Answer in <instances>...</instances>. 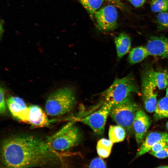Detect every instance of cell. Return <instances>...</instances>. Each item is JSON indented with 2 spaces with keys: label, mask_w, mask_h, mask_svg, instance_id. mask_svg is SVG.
Returning <instances> with one entry per match:
<instances>
[{
  "label": "cell",
  "mask_w": 168,
  "mask_h": 168,
  "mask_svg": "<svg viewBox=\"0 0 168 168\" xmlns=\"http://www.w3.org/2000/svg\"><path fill=\"white\" fill-rule=\"evenodd\" d=\"M117 57L120 59L129 51L131 45V39L126 34L121 33L115 38Z\"/></svg>",
  "instance_id": "9a60e30c"
},
{
  "label": "cell",
  "mask_w": 168,
  "mask_h": 168,
  "mask_svg": "<svg viewBox=\"0 0 168 168\" xmlns=\"http://www.w3.org/2000/svg\"><path fill=\"white\" fill-rule=\"evenodd\" d=\"M28 123L37 127L47 126L49 121L44 111L39 106L31 105L29 107Z\"/></svg>",
  "instance_id": "5bb4252c"
},
{
  "label": "cell",
  "mask_w": 168,
  "mask_h": 168,
  "mask_svg": "<svg viewBox=\"0 0 168 168\" xmlns=\"http://www.w3.org/2000/svg\"><path fill=\"white\" fill-rule=\"evenodd\" d=\"M156 22L161 29L168 30V13H158L156 16Z\"/></svg>",
  "instance_id": "7402d4cb"
},
{
  "label": "cell",
  "mask_w": 168,
  "mask_h": 168,
  "mask_svg": "<svg viewBox=\"0 0 168 168\" xmlns=\"http://www.w3.org/2000/svg\"><path fill=\"white\" fill-rule=\"evenodd\" d=\"M142 77L151 82L159 89H165L168 86V72L165 71L149 69L144 72Z\"/></svg>",
  "instance_id": "4fadbf2b"
},
{
  "label": "cell",
  "mask_w": 168,
  "mask_h": 168,
  "mask_svg": "<svg viewBox=\"0 0 168 168\" xmlns=\"http://www.w3.org/2000/svg\"><path fill=\"white\" fill-rule=\"evenodd\" d=\"M154 118L156 120L168 118V97L166 96L157 102L154 111Z\"/></svg>",
  "instance_id": "d6986e66"
},
{
  "label": "cell",
  "mask_w": 168,
  "mask_h": 168,
  "mask_svg": "<svg viewBox=\"0 0 168 168\" xmlns=\"http://www.w3.org/2000/svg\"><path fill=\"white\" fill-rule=\"evenodd\" d=\"M139 92L134 78L130 73L124 77L115 78L101 95L105 98V101L113 106L130 97L132 93Z\"/></svg>",
  "instance_id": "3957f363"
},
{
  "label": "cell",
  "mask_w": 168,
  "mask_h": 168,
  "mask_svg": "<svg viewBox=\"0 0 168 168\" xmlns=\"http://www.w3.org/2000/svg\"><path fill=\"white\" fill-rule=\"evenodd\" d=\"M129 2L134 7L138 8L142 6L146 0H126Z\"/></svg>",
  "instance_id": "4316f807"
},
{
  "label": "cell",
  "mask_w": 168,
  "mask_h": 168,
  "mask_svg": "<svg viewBox=\"0 0 168 168\" xmlns=\"http://www.w3.org/2000/svg\"><path fill=\"white\" fill-rule=\"evenodd\" d=\"M160 142H165L168 143V133L162 132H152L149 133L138 151L135 158L149 152L154 145Z\"/></svg>",
  "instance_id": "7c38bea8"
},
{
  "label": "cell",
  "mask_w": 168,
  "mask_h": 168,
  "mask_svg": "<svg viewBox=\"0 0 168 168\" xmlns=\"http://www.w3.org/2000/svg\"><path fill=\"white\" fill-rule=\"evenodd\" d=\"M0 92V112L1 114H3L5 113L6 110L4 96L5 90L3 88L1 87Z\"/></svg>",
  "instance_id": "cb8c5ba5"
},
{
  "label": "cell",
  "mask_w": 168,
  "mask_h": 168,
  "mask_svg": "<svg viewBox=\"0 0 168 168\" xmlns=\"http://www.w3.org/2000/svg\"><path fill=\"white\" fill-rule=\"evenodd\" d=\"M0 154L6 168H45L62 164L60 154L46 140L32 134H17L5 138L1 144Z\"/></svg>",
  "instance_id": "6da1fadb"
},
{
  "label": "cell",
  "mask_w": 168,
  "mask_h": 168,
  "mask_svg": "<svg viewBox=\"0 0 168 168\" xmlns=\"http://www.w3.org/2000/svg\"><path fill=\"white\" fill-rule=\"evenodd\" d=\"M112 106L104 101L102 106L96 111L80 119L82 123L89 126L96 134L102 135L108 115Z\"/></svg>",
  "instance_id": "8992f818"
},
{
  "label": "cell",
  "mask_w": 168,
  "mask_h": 168,
  "mask_svg": "<svg viewBox=\"0 0 168 168\" xmlns=\"http://www.w3.org/2000/svg\"><path fill=\"white\" fill-rule=\"evenodd\" d=\"M136 104L133 101L130 96L121 102L113 106L110 115L118 125L125 130L131 132L137 110Z\"/></svg>",
  "instance_id": "5b68a950"
},
{
  "label": "cell",
  "mask_w": 168,
  "mask_h": 168,
  "mask_svg": "<svg viewBox=\"0 0 168 168\" xmlns=\"http://www.w3.org/2000/svg\"><path fill=\"white\" fill-rule=\"evenodd\" d=\"M113 143L109 139L102 138L97 142L96 145L97 153L100 157H108L111 152Z\"/></svg>",
  "instance_id": "e0dca14e"
},
{
  "label": "cell",
  "mask_w": 168,
  "mask_h": 168,
  "mask_svg": "<svg viewBox=\"0 0 168 168\" xmlns=\"http://www.w3.org/2000/svg\"><path fill=\"white\" fill-rule=\"evenodd\" d=\"M156 87L150 82L142 78V95L145 110L148 112H154L157 103Z\"/></svg>",
  "instance_id": "9c48e42d"
},
{
  "label": "cell",
  "mask_w": 168,
  "mask_h": 168,
  "mask_svg": "<svg viewBox=\"0 0 168 168\" xmlns=\"http://www.w3.org/2000/svg\"><path fill=\"white\" fill-rule=\"evenodd\" d=\"M87 168H107V167L104 161L99 157L93 159Z\"/></svg>",
  "instance_id": "603a6c76"
},
{
  "label": "cell",
  "mask_w": 168,
  "mask_h": 168,
  "mask_svg": "<svg viewBox=\"0 0 168 168\" xmlns=\"http://www.w3.org/2000/svg\"><path fill=\"white\" fill-rule=\"evenodd\" d=\"M150 125L151 121L149 116L143 110L138 109L133 126L136 140L138 143H140L143 141Z\"/></svg>",
  "instance_id": "30bf717a"
},
{
  "label": "cell",
  "mask_w": 168,
  "mask_h": 168,
  "mask_svg": "<svg viewBox=\"0 0 168 168\" xmlns=\"http://www.w3.org/2000/svg\"></svg>",
  "instance_id": "1f68e13d"
},
{
  "label": "cell",
  "mask_w": 168,
  "mask_h": 168,
  "mask_svg": "<svg viewBox=\"0 0 168 168\" xmlns=\"http://www.w3.org/2000/svg\"><path fill=\"white\" fill-rule=\"evenodd\" d=\"M157 168H168V166H159Z\"/></svg>",
  "instance_id": "f1b7e54d"
},
{
  "label": "cell",
  "mask_w": 168,
  "mask_h": 168,
  "mask_svg": "<svg viewBox=\"0 0 168 168\" xmlns=\"http://www.w3.org/2000/svg\"><path fill=\"white\" fill-rule=\"evenodd\" d=\"M81 135L78 128L71 123L46 139L56 151L63 152L76 146L79 143Z\"/></svg>",
  "instance_id": "277c9868"
},
{
  "label": "cell",
  "mask_w": 168,
  "mask_h": 168,
  "mask_svg": "<svg viewBox=\"0 0 168 168\" xmlns=\"http://www.w3.org/2000/svg\"><path fill=\"white\" fill-rule=\"evenodd\" d=\"M150 6L151 11L154 12H167L168 10V0H152Z\"/></svg>",
  "instance_id": "44dd1931"
},
{
  "label": "cell",
  "mask_w": 168,
  "mask_h": 168,
  "mask_svg": "<svg viewBox=\"0 0 168 168\" xmlns=\"http://www.w3.org/2000/svg\"><path fill=\"white\" fill-rule=\"evenodd\" d=\"M74 90L65 87L52 93L47 98L45 104L46 113L51 116H58L70 111L76 103Z\"/></svg>",
  "instance_id": "7a4b0ae2"
},
{
  "label": "cell",
  "mask_w": 168,
  "mask_h": 168,
  "mask_svg": "<svg viewBox=\"0 0 168 168\" xmlns=\"http://www.w3.org/2000/svg\"><path fill=\"white\" fill-rule=\"evenodd\" d=\"M89 14L92 19L96 11L101 7L104 1L107 0H78Z\"/></svg>",
  "instance_id": "ffe728a7"
},
{
  "label": "cell",
  "mask_w": 168,
  "mask_h": 168,
  "mask_svg": "<svg viewBox=\"0 0 168 168\" xmlns=\"http://www.w3.org/2000/svg\"><path fill=\"white\" fill-rule=\"evenodd\" d=\"M146 47L149 55L168 58V39L163 36L151 37Z\"/></svg>",
  "instance_id": "8fae6325"
},
{
  "label": "cell",
  "mask_w": 168,
  "mask_h": 168,
  "mask_svg": "<svg viewBox=\"0 0 168 168\" xmlns=\"http://www.w3.org/2000/svg\"><path fill=\"white\" fill-rule=\"evenodd\" d=\"M166 96L168 97V86H167L166 91Z\"/></svg>",
  "instance_id": "f546056e"
},
{
  "label": "cell",
  "mask_w": 168,
  "mask_h": 168,
  "mask_svg": "<svg viewBox=\"0 0 168 168\" xmlns=\"http://www.w3.org/2000/svg\"><path fill=\"white\" fill-rule=\"evenodd\" d=\"M168 145V143L165 142H160L154 145L150 150V152H155L160 151Z\"/></svg>",
  "instance_id": "484cf974"
},
{
  "label": "cell",
  "mask_w": 168,
  "mask_h": 168,
  "mask_svg": "<svg viewBox=\"0 0 168 168\" xmlns=\"http://www.w3.org/2000/svg\"><path fill=\"white\" fill-rule=\"evenodd\" d=\"M97 28L103 31H109L117 28L118 12L114 6L108 5L96 12L94 17Z\"/></svg>",
  "instance_id": "52a82bcc"
},
{
  "label": "cell",
  "mask_w": 168,
  "mask_h": 168,
  "mask_svg": "<svg viewBox=\"0 0 168 168\" xmlns=\"http://www.w3.org/2000/svg\"><path fill=\"white\" fill-rule=\"evenodd\" d=\"M8 109L12 115L18 120L28 123L29 107L24 100L17 96H12L7 101Z\"/></svg>",
  "instance_id": "ba28073f"
},
{
  "label": "cell",
  "mask_w": 168,
  "mask_h": 168,
  "mask_svg": "<svg viewBox=\"0 0 168 168\" xmlns=\"http://www.w3.org/2000/svg\"><path fill=\"white\" fill-rule=\"evenodd\" d=\"M166 128L168 130V121L167 122V123L166 124Z\"/></svg>",
  "instance_id": "4dcf8cb0"
},
{
  "label": "cell",
  "mask_w": 168,
  "mask_h": 168,
  "mask_svg": "<svg viewBox=\"0 0 168 168\" xmlns=\"http://www.w3.org/2000/svg\"><path fill=\"white\" fill-rule=\"evenodd\" d=\"M125 130L119 125H110L109 128V139L113 143L123 141L125 137Z\"/></svg>",
  "instance_id": "ac0fdd59"
},
{
  "label": "cell",
  "mask_w": 168,
  "mask_h": 168,
  "mask_svg": "<svg viewBox=\"0 0 168 168\" xmlns=\"http://www.w3.org/2000/svg\"><path fill=\"white\" fill-rule=\"evenodd\" d=\"M149 55L146 47L140 46L133 48L130 52L128 61L131 64L139 63Z\"/></svg>",
  "instance_id": "2e32d148"
},
{
  "label": "cell",
  "mask_w": 168,
  "mask_h": 168,
  "mask_svg": "<svg viewBox=\"0 0 168 168\" xmlns=\"http://www.w3.org/2000/svg\"><path fill=\"white\" fill-rule=\"evenodd\" d=\"M150 153L159 159H163L168 157V145L160 151L155 152H150Z\"/></svg>",
  "instance_id": "d4e9b609"
},
{
  "label": "cell",
  "mask_w": 168,
  "mask_h": 168,
  "mask_svg": "<svg viewBox=\"0 0 168 168\" xmlns=\"http://www.w3.org/2000/svg\"><path fill=\"white\" fill-rule=\"evenodd\" d=\"M110 2H112L115 4L122 9H124L125 8L124 5L120 2V0H107Z\"/></svg>",
  "instance_id": "83f0119b"
}]
</instances>
